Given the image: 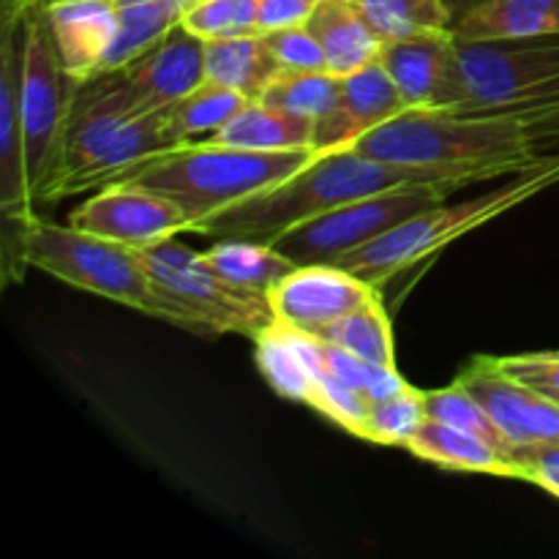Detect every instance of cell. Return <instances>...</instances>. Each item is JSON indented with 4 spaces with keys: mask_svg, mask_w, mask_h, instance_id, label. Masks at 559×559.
<instances>
[{
    "mask_svg": "<svg viewBox=\"0 0 559 559\" xmlns=\"http://www.w3.org/2000/svg\"><path fill=\"white\" fill-rule=\"evenodd\" d=\"M353 147L402 167L500 180L559 153V107L495 112L407 107Z\"/></svg>",
    "mask_w": 559,
    "mask_h": 559,
    "instance_id": "obj_1",
    "label": "cell"
},
{
    "mask_svg": "<svg viewBox=\"0 0 559 559\" xmlns=\"http://www.w3.org/2000/svg\"><path fill=\"white\" fill-rule=\"evenodd\" d=\"M489 178L478 173H445V169L402 167L366 156L355 147L317 153L304 169L267 191L235 202L227 211L202 218L191 233L216 240H257L273 243L289 229L311 222L328 211L382 194L391 189L420 183H451L456 189H469L486 183Z\"/></svg>",
    "mask_w": 559,
    "mask_h": 559,
    "instance_id": "obj_2",
    "label": "cell"
},
{
    "mask_svg": "<svg viewBox=\"0 0 559 559\" xmlns=\"http://www.w3.org/2000/svg\"><path fill=\"white\" fill-rule=\"evenodd\" d=\"M173 147L178 145L167 131V109L140 115L120 71L96 74L74 93L58 200L112 186L126 169Z\"/></svg>",
    "mask_w": 559,
    "mask_h": 559,
    "instance_id": "obj_3",
    "label": "cell"
},
{
    "mask_svg": "<svg viewBox=\"0 0 559 559\" xmlns=\"http://www.w3.org/2000/svg\"><path fill=\"white\" fill-rule=\"evenodd\" d=\"M314 156L317 151L265 153L197 140L134 164L115 183H136L167 197L194 229L202 218L293 178Z\"/></svg>",
    "mask_w": 559,
    "mask_h": 559,
    "instance_id": "obj_4",
    "label": "cell"
},
{
    "mask_svg": "<svg viewBox=\"0 0 559 559\" xmlns=\"http://www.w3.org/2000/svg\"><path fill=\"white\" fill-rule=\"evenodd\" d=\"M25 260L27 267H38L71 287L173 322L200 336H211V331L178 298L153 282L147 267L142 265L140 251L129 246L82 233L71 224L60 227L38 218L27 235Z\"/></svg>",
    "mask_w": 559,
    "mask_h": 559,
    "instance_id": "obj_5",
    "label": "cell"
},
{
    "mask_svg": "<svg viewBox=\"0 0 559 559\" xmlns=\"http://www.w3.org/2000/svg\"><path fill=\"white\" fill-rule=\"evenodd\" d=\"M555 183H559V153L535 164V167L524 169V173L502 178L500 189H489L484 194L473 197V200L459 202V205L442 202L431 211L407 218L382 238L371 240L364 249L342 257L336 265L382 289V284L402 276L409 267L435 260L453 240L495 222L497 216L533 200L535 194H540V191Z\"/></svg>",
    "mask_w": 559,
    "mask_h": 559,
    "instance_id": "obj_6",
    "label": "cell"
},
{
    "mask_svg": "<svg viewBox=\"0 0 559 559\" xmlns=\"http://www.w3.org/2000/svg\"><path fill=\"white\" fill-rule=\"evenodd\" d=\"M49 0H36L25 9V55L20 74V123L25 142L27 183L33 202L47 205L58 200L63 180L66 129L76 82L69 80L55 49L47 20Z\"/></svg>",
    "mask_w": 559,
    "mask_h": 559,
    "instance_id": "obj_7",
    "label": "cell"
},
{
    "mask_svg": "<svg viewBox=\"0 0 559 559\" xmlns=\"http://www.w3.org/2000/svg\"><path fill=\"white\" fill-rule=\"evenodd\" d=\"M25 55V9L0 16V271L3 284L25 278V243L38 207L27 183L25 142L20 123V74Z\"/></svg>",
    "mask_w": 559,
    "mask_h": 559,
    "instance_id": "obj_8",
    "label": "cell"
},
{
    "mask_svg": "<svg viewBox=\"0 0 559 559\" xmlns=\"http://www.w3.org/2000/svg\"><path fill=\"white\" fill-rule=\"evenodd\" d=\"M467 102L462 112L559 107V33L459 41Z\"/></svg>",
    "mask_w": 559,
    "mask_h": 559,
    "instance_id": "obj_9",
    "label": "cell"
},
{
    "mask_svg": "<svg viewBox=\"0 0 559 559\" xmlns=\"http://www.w3.org/2000/svg\"><path fill=\"white\" fill-rule=\"evenodd\" d=\"M453 191L456 186L451 183H420L382 191V194L322 213V216L289 229L287 235L273 240V246L298 267L336 265L342 257L364 249L407 218L442 205Z\"/></svg>",
    "mask_w": 559,
    "mask_h": 559,
    "instance_id": "obj_10",
    "label": "cell"
},
{
    "mask_svg": "<svg viewBox=\"0 0 559 559\" xmlns=\"http://www.w3.org/2000/svg\"><path fill=\"white\" fill-rule=\"evenodd\" d=\"M136 251L153 282L178 298L211 336L240 333L257 338L278 322L271 295L235 287L202 260V251L189 249L175 238Z\"/></svg>",
    "mask_w": 559,
    "mask_h": 559,
    "instance_id": "obj_11",
    "label": "cell"
},
{
    "mask_svg": "<svg viewBox=\"0 0 559 559\" xmlns=\"http://www.w3.org/2000/svg\"><path fill=\"white\" fill-rule=\"evenodd\" d=\"M69 224L129 249H145L178 233H191L189 216L173 200L136 183L104 186L71 211Z\"/></svg>",
    "mask_w": 559,
    "mask_h": 559,
    "instance_id": "obj_12",
    "label": "cell"
},
{
    "mask_svg": "<svg viewBox=\"0 0 559 559\" xmlns=\"http://www.w3.org/2000/svg\"><path fill=\"white\" fill-rule=\"evenodd\" d=\"M380 63L413 109H462L467 102L459 38L453 31L385 41Z\"/></svg>",
    "mask_w": 559,
    "mask_h": 559,
    "instance_id": "obj_13",
    "label": "cell"
},
{
    "mask_svg": "<svg viewBox=\"0 0 559 559\" xmlns=\"http://www.w3.org/2000/svg\"><path fill=\"white\" fill-rule=\"evenodd\" d=\"M377 293L380 287L338 265H300L273 287L271 304L282 325L320 336Z\"/></svg>",
    "mask_w": 559,
    "mask_h": 559,
    "instance_id": "obj_14",
    "label": "cell"
},
{
    "mask_svg": "<svg viewBox=\"0 0 559 559\" xmlns=\"http://www.w3.org/2000/svg\"><path fill=\"white\" fill-rule=\"evenodd\" d=\"M456 382L489 413L511 445L559 440V404L508 377L495 358H475Z\"/></svg>",
    "mask_w": 559,
    "mask_h": 559,
    "instance_id": "obj_15",
    "label": "cell"
},
{
    "mask_svg": "<svg viewBox=\"0 0 559 559\" xmlns=\"http://www.w3.org/2000/svg\"><path fill=\"white\" fill-rule=\"evenodd\" d=\"M120 74L136 112H162L205 82V41L178 25Z\"/></svg>",
    "mask_w": 559,
    "mask_h": 559,
    "instance_id": "obj_16",
    "label": "cell"
},
{
    "mask_svg": "<svg viewBox=\"0 0 559 559\" xmlns=\"http://www.w3.org/2000/svg\"><path fill=\"white\" fill-rule=\"evenodd\" d=\"M404 109L407 102L380 60L347 76H338L336 107L320 123H314L317 153L353 147L360 136L380 129Z\"/></svg>",
    "mask_w": 559,
    "mask_h": 559,
    "instance_id": "obj_17",
    "label": "cell"
},
{
    "mask_svg": "<svg viewBox=\"0 0 559 559\" xmlns=\"http://www.w3.org/2000/svg\"><path fill=\"white\" fill-rule=\"evenodd\" d=\"M47 20L69 80L82 85L102 74L118 36V0H49Z\"/></svg>",
    "mask_w": 559,
    "mask_h": 559,
    "instance_id": "obj_18",
    "label": "cell"
},
{
    "mask_svg": "<svg viewBox=\"0 0 559 559\" xmlns=\"http://www.w3.org/2000/svg\"><path fill=\"white\" fill-rule=\"evenodd\" d=\"M257 369L278 396L289 402L311 404L317 380L322 374V360L317 353V338L276 322L254 338Z\"/></svg>",
    "mask_w": 559,
    "mask_h": 559,
    "instance_id": "obj_19",
    "label": "cell"
},
{
    "mask_svg": "<svg viewBox=\"0 0 559 559\" xmlns=\"http://www.w3.org/2000/svg\"><path fill=\"white\" fill-rule=\"evenodd\" d=\"M309 31L325 52L328 71L336 76L377 63L385 44L353 0H320L309 20Z\"/></svg>",
    "mask_w": 559,
    "mask_h": 559,
    "instance_id": "obj_20",
    "label": "cell"
},
{
    "mask_svg": "<svg viewBox=\"0 0 559 559\" xmlns=\"http://www.w3.org/2000/svg\"><path fill=\"white\" fill-rule=\"evenodd\" d=\"M207 142L265 153L317 151L311 120L260 102V98L246 102L235 118H229L222 129L207 136Z\"/></svg>",
    "mask_w": 559,
    "mask_h": 559,
    "instance_id": "obj_21",
    "label": "cell"
},
{
    "mask_svg": "<svg viewBox=\"0 0 559 559\" xmlns=\"http://www.w3.org/2000/svg\"><path fill=\"white\" fill-rule=\"evenodd\" d=\"M559 33V0H478L453 25L459 41Z\"/></svg>",
    "mask_w": 559,
    "mask_h": 559,
    "instance_id": "obj_22",
    "label": "cell"
},
{
    "mask_svg": "<svg viewBox=\"0 0 559 559\" xmlns=\"http://www.w3.org/2000/svg\"><path fill=\"white\" fill-rule=\"evenodd\" d=\"M404 451L413 453L415 459L437 464L453 473H480V475H500V478H516L508 453L495 448L491 442L469 435V431L456 429V426L440 424V420H426L407 442Z\"/></svg>",
    "mask_w": 559,
    "mask_h": 559,
    "instance_id": "obj_23",
    "label": "cell"
},
{
    "mask_svg": "<svg viewBox=\"0 0 559 559\" xmlns=\"http://www.w3.org/2000/svg\"><path fill=\"white\" fill-rule=\"evenodd\" d=\"M278 71L282 63L260 33L205 41V82L213 85L229 87L246 98H260Z\"/></svg>",
    "mask_w": 559,
    "mask_h": 559,
    "instance_id": "obj_24",
    "label": "cell"
},
{
    "mask_svg": "<svg viewBox=\"0 0 559 559\" xmlns=\"http://www.w3.org/2000/svg\"><path fill=\"white\" fill-rule=\"evenodd\" d=\"M186 5L189 3L183 0H118V36L104 71H120L151 52L169 31L180 25Z\"/></svg>",
    "mask_w": 559,
    "mask_h": 559,
    "instance_id": "obj_25",
    "label": "cell"
},
{
    "mask_svg": "<svg viewBox=\"0 0 559 559\" xmlns=\"http://www.w3.org/2000/svg\"><path fill=\"white\" fill-rule=\"evenodd\" d=\"M202 260L235 287L265 295H271L273 287L298 267L273 243L257 240H218L216 246L202 251Z\"/></svg>",
    "mask_w": 559,
    "mask_h": 559,
    "instance_id": "obj_26",
    "label": "cell"
},
{
    "mask_svg": "<svg viewBox=\"0 0 559 559\" xmlns=\"http://www.w3.org/2000/svg\"><path fill=\"white\" fill-rule=\"evenodd\" d=\"M317 338L336 347L347 349V353L358 355V358L369 360V364L380 366H396V347H393V331L388 311L382 306V295H371L364 306L349 311L338 322L328 325Z\"/></svg>",
    "mask_w": 559,
    "mask_h": 559,
    "instance_id": "obj_27",
    "label": "cell"
},
{
    "mask_svg": "<svg viewBox=\"0 0 559 559\" xmlns=\"http://www.w3.org/2000/svg\"><path fill=\"white\" fill-rule=\"evenodd\" d=\"M246 102H251V98L240 96L229 87L202 82L197 91H191L189 96L167 109L169 136L175 140V145H189L200 136H211L229 118H235Z\"/></svg>",
    "mask_w": 559,
    "mask_h": 559,
    "instance_id": "obj_28",
    "label": "cell"
},
{
    "mask_svg": "<svg viewBox=\"0 0 559 559\" xmlns=\"http://www.w3.org/2000/svg\"><path fill=\"white\" fill-rule=\"evenodd\" d=\"M382 41L453 31V11L445 0H353Z\"/></svg>",
    "mask_w": 559,
    "mask_h": 559,
    "instance_id": "obj_29",
    "label": "cell"
},
{
    "mask_svg": "<svg viewBox=\"0 0 559 559\" xmlns=\"http://www.w3.org/2000/svg\"><path fill=\"white\" fill-rule=\"evenodd\" d=\"M260 102L320 123L338 102V76L328 69H282Z\"/></svg>",
    "mask_w": 559,
    "mask_h": 559,
    "instance_id": "obj_30",
    "label": "cell"
},
{
    "mask_svg": "<svg viewBox=\"0 0 559 559\" xmlns=\"http://www.w3.org/2000/svg\"><path fill=\"white\" fill-rule=\"evenodd\" d=\"M426 399L424 391H415L413 385L402 388L393 396L380 399L366 413L360 426V440L374 442V445H402L426 424Z\"/></svg>",
    "mask_w": 559,
    "mask_h": 559,
    "instance_id": "obj_31",
    "label": "cell"
},
{
    "mask_svg": "<svg viewBox=\"0 0 559 559\" xmlns=\"http://www.w3.org/2000/svg\"><path fill=\"white\" fill-rule=\"evenodd\" d=\"M317 353H320L322 369L328 374L336 377L338 382H344L353 391L364 393L371 402H380V399H388L402 391V388H407V382L399 374L396 366L369 364V360L358 358V355L347 353V349L336 347V344L322 342V338H317Z\"/></svg>",
    "mask_w": 559,
    "mask_h": 559,
    "instance_id": "obj_32",
    "label": "cell"
},
{
    "mask_svg": "<svg viewBox=\"0 0 559 559\" xmlns=\"http://www.w3.org/2000/svg\"><path fill=\"white\" fill-rule=\"evenodd\" d=\"M257 3L260 0H191L180 25L202 41L257 36Z\"/></svg>",
    "mask_w": 559,
    "mask_h": 559,
    "instance_id": "obj_33",
    "label": "cell"
},
{
    "mask_svg": "<svg viewBox=\"0 0 559 559\" xmlns=\"http://www.w3.org/2000/svg\"><path fill=\"white\" fill-rule=\"evenodd\" d=\"M424 399L426 418L429 420L456 426V429H464L469 431V435L480 437V440L491 442V445L500 448L502 453H511V442L502 437V431L497 429V424L489 418V413L475 402V396H469L459 382L440 388V391H424Z\"/></svg>",
    "mask_w": 559,
    "mask_h": 559,
    "instance_id": "obj_34",
    "label": "cell"
},
{
    "mask_svg": "<svg viewBox=\"0 0 559 559\" xmlns=\"http://www.w3.org/2000/svg\"><path fill=\"white\" fill-rule=\"evenodd\" d=\"M508 459H511L516 478L540 486L559 500V440L513 445Z\"/></svg>",
    "mask_w": 559,
    "mask_h": 559,
    "instance_id": "obj_35",
    "label": "cell"
},
{
    "mask_svg": "<svg viewBox=\"0 0 559 559\" xmlns=\"http://www.w3.org/2000/svg\"><path fill=\"white\" fill-rule=\"evenodd\" d=\"M260 36L265 38L282 69H328L325 52L309 25L284 27V31L260 33Z\"/></svg>",
    "mask_w": 559,
    "mask_h": 559,
    "instance_id": "obj_36",
    "label": "cell"
},
{
    "mask_svg": "<svg viewBox=\"0 0 559 559\" xmlns=\"http://www.w3.org/2000/svg\"><path fill=\"white\" fill-rule=\"evenodd\" d=\"M500 371L524 382L533 391L544 393L546 399L559 404V353H533V355H508L495 358Z\"/></svg>",
    "mask_w": 559,
    "mask_h": 559,
    "instance_id": "obj_37",
    "label": "cell"
},
{
    "mask_svg": "<svg viewBox=\"0 0 559 559\" xmlns=\"http://www.w3.org/2000/svg\"><path fill=\"white\" fill-rule=\"evenodd\" d=\"M320 0H260L257 3V27L260 33L284 31V27L309 25Z\"/></svg>",
    "mask_w": 559,
    "mask_h": 559,
    "instance_id": "obj_38",
    "label": "cell"
},
{
    "mask_svg": "<svg viewBox=\"0 0 559 559\" xmlns=\"http://www.w3.org/2000/svg\"><path fill=\"white\" fill-rule=\"evenodd\" d=\"M183 3H191V0H183Z\"/></svg>",
    "mask_w": 559,
    "mask_h": 559,
    "instance_id": "obj_39",
    "label": "cell"
}]
</instances>
